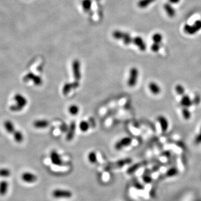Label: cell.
<instances>
[{"label":"cell","mask_w":201,"mask_h":201,"mask_svg":"<svg viewBox=\"0 0 201 201\" xmlns=\"http://www.w3.org/2000/svg\"><path fill=\"white\" fill-rule=\"evenodd\" d=\"M160 48V44L155 43V42H154L151 46V50L154 53H156V52H159Z\"/></svg>","instance_id":"1f68e13d"},{"label":"cell","mask_w":201,"mask_h":201,"mask_svg":"<svg viewBox=\"0 0 201 201\" xmlns=\"http://www.w3.org/2000/svg\"><path fill=\"white\" fill-rule=\"evenodd\" d=\"M152 39L154 42L155 43H158V44H160L162 40V36L161 34L160 33H155L154 34L152 37Z\"/></svg>","instance_id":"83f0119b"},{"label":"cell","mask_w":201,"mask_h":201,"mask_svg":"<svg viewBox=\"0 0 201 201\" xmlns=\"http://www.w3.org/2000/svg\"><path fill=\"white\" fill-rule=\"evenodd\" d=\"M158 121L159 122L160 128L163 132H166L169 128V121L166 117L162 115L159 116L158 117Z\"/></svg>","instance_id":"7c38bea8"},{"label":"cell","mask_w":201,"mask_h":201,"mask_svg":"<svg viewBox=\"0 0 201 201\" xmlns=\"http://www.w3.org/2000/svg\"><path fill=\"white\" fill-rule=\"evenodd\" d=\"M182 115L184 118V119L186 120H189L191 118V113L190 110L188 108H184L182 109Z\"/></svg>","instance_id":"cb8c5ba5"},{"label":"cell","mask_w":201,"mask_h":201,"mask_svg":"<svg viewBox=\"0 0 201 201\" xmlns=\"http://www.w3.org/2000/svg\"><path fill=\"white\" fill-rule=\"evenodd\" d=\"M184 32L188 35H194L201 30V20H198L195 21L193 25L185 24L183 28Z\"/></svg>","instance_id":"6da1fadb"},{"label":"cell","mask_w":201,"mask_h":201,"mask_svg":"<svg viewBox=\"0 0 201 201\" xmlns=\"http://www.w3.org/2000/svg\"><path fill=\"white\" fill-rule=\"evenodd\" d=\"M68 111H69V112L72 115L75 116V115H77L78 113H79V107H78V106L77 105H72L69 106Z\"/></svg>","instance_id":"d4e9b609"},{"label":"cell","mask_w":201,"mask_h":201,"mask_svg":"<svg viewBox=\"0 0 201 201\" xmlns=\"http://www.w3.org/2000/svg\"><path fill=\"white\" fill-rule=\"evenodd\" d=\"M168 1L170 4H177L180 2V0H168Z\"/></svg>","instance_id":"e575fe53"},{"label":"cell","mask_w":201,"mask_h":201,"mask_svg":"<svg viewBox=\"0 0 201 201\" xmlns=\"http://www.w3.org/2000/svg\"><path fill=\"white\" fill-rule=\"evenodd\" d=\"M79 84L78 81H75L73 83H66L63 85V87L62 89V92L64 95H66L71 91V89H75L79 87Z\"/></svg>","instance_id":"9c48e42d"},{"label":"cell","mask_w":201,"mask_h":201,"mask_svg":"<svg viewBox=\"0 0 201 201\" xmlns=\"http://www.w3.org/2000/svg\"><path fill=\"white\" fill-rule=\"evenodd\" d=\"M79 128L80 130L82 132H86L88 130L89 128V125L88 124V122L85 121H82L79 123Z\"/></svg>","instance_id":"484cf974"},{"label":"cell","mask_w":201,"mask_h":201,"mask_svg":"<svg viewBox=\"0 0 201 201\" xmlns=\"http://www.w3.org/2000/svg\"><path fill=\"white\" fill-rule=\"evenodd\" d=\"M164 9L166 12V14L170 18H173L176 15V11L172 5L170 3H166L164 5Z\"/></svg>","instance_id":"9a60e30c"},{"label":"cell","mask_w":201,"mask_h":201,"mask_svg":"<svg viewBox=\"0 0 201 201\" xmlns=\"http://www.w3.org/2000/svg\"><path fill=\"white\" fill-rule=\"evenodd\" d=\"M132 139L129 137H125L120 139L115 145V148L117 150H120L125 147L128 146L131 144Z\"/></svg>","instance_id":"52a82bcc"},{"label":"cell","mask_w":201,"mask_h":201,"mask_svg":"<svg viewBox=\"0 0 201 201\" xmlns=\"http://www.w3.org/2000/svg\"><path fill=\"white\" fill-rule=\"evenodd\" d=\"M14 99L16 102V104L22 109H24L28 104L27 99H26L25 96L22 95L20 93H17L15 95Z\"/></svg>","instance_id":"ba28073f"},{"label":"cell","mask_w":201,"mask_h":201,"mask_svg":"<svg viewBox=\"0 0 201 201\" xmlns=\"http://www.w3.org/2000/svg\"><path fill=\"white\" fill-rule=\"evenodd\" d=\"M9 189V183L7 180H2L0 182V196H4L7 194Z\"/></svg>","instance_id":"2e32d148"},{"label":"cell","mask_w":201,"mask_h":201,"mask_svg":"<svg viewBox=\"0 0 201 201\" xmlns=\"http://www.w3.org/2000/svg\"><path fill=\"white\" fill-rule=\"evenodd\" d=\"M11 171L10 169L7 168H0V177L1 178H8L11 176Z\"/></svg>","instance_id":"7402d4cb"},{"label":"cell","mask_w":201,"mask_h":201,"mask_svg":"<svg viewBox=\"0 0 201 201\" xmlns=\"http://www.w3.org/2000/svg\"><path fill=\"white\" fill-rule=\"evenodd\" d=\"M175 91L178 95L182 96L184 95H185L186 89L183 85H180V84L176 85L175 87Z\"/></svg>","instance_id":"603a6c76"},{"label":"cell","mask_w":201,"mask_h":201,"mask_svg":"<svg viewBox=\"0 0 201 201\" xmlns=\"http://www.w3.org/2000/svg\"><path fill=\"white\" fill-rule=\"evenodd\" d=\"M134 44L138 46L139 49L144 52L146 49V46L144 40L140 37H136L134 39Z\"/></svg>","instance_id":"ac0fdd59"},{"label":"cell","mask_w":201,"mask_h":201,"mask_svg":"<svg viewBox=\"0 0 201 201\" xmlns=\"http://www.w3.org/2000/svg\"><path fill=\"white\" fill-rule=\"evenodd\" d=\"M52 196L55 198H70L72 196V193L68 190L57 189L53 191Z\"/></svg>","instance_id":"5b68a950"},{"label":"cell","mask_w":201,"mask_h":201,"mask_svg":"<svg viewBox=\"0 0 201 201\" xmlns=\"http://www.w3.org/2000/svg\"><path fill=\"white\" fill-rule=\"evenodd\" d=\"M200 132H201V127H200Z\"/></svg>","instance_id":"8d00e7d4"},{"label":"cell","mask_w":201,"mask_h":201,"mask_svg":"<svg viewBox=\"0 0 201 201\" xmlns=\"http://www.w3.org/2000/svg\"><path fill=\"white\" fill-rule=\"evenodd\" d=\"M12 134L14 135L15 140L17 142L20 143L24 140V135L20 131H15Z\"/></svg>","instance_id":"44dd1931"},{"label":"cell","mask_w":201,"mask_h":201,"mask_svg":"<svg viewBox=\"0 0 201 201\" xmlns=\"http://www.w3.org/2000/svg\"><path fill=\"white\" fill-rule=\"evenodd\" d=\"M142 166V164L141 163H136L135 164H134L132 166H130L127 170V173L128 174H132L134 173L135 171H136L139 168H140Z\"/></svg>","instance_id":"f546056e"},{"label":"cell","mask_w":201,"mask_h":201,"mask_svg":"<svg viewBox=\"0 0 201 201\" xmlns=\"http://www.w3.org/2000/svg\"><path fill=\"white\" fill-rule=\"evenodd\" d=\"M76 129V124L74 121L71 122L69 127L68 129L67 136H66V140L67 141H71L74 138L75 132Z\"/></svg>","instance_id":"4fadbf2b"},{"label":"cell","mask_w":201,"mask_h":201,"mask_svg":"<svg viewBox=\"0 0 201 201\" xmlns=\"http://www.w3.org/2000/svg\"><path fill=\"white\" fill-rule=\"evenodd\" d=\"M88 159L89 162H91L92 164H94L97 162V155L95 152H90L88 155Z\"/></svg>","instance_id":"f1b7e54d"},{"label":"cell","mask_w":201,"mask_h":201,"mask_svg":"<svg viewBox=\"0 0 201 201\" xmlns=\"http://www.w3.org/2000/svg\"><path fill=\"white\" fill-rule=\"evenodd\" d=\"M21 179L25 183L31 184L36 182L38 180V177L35 174L30 172H25L22 173Z\"/></svg>","instance_id":"277c9868"},{"label":"cell","mask_w":201,"mask_h":201,"mask_svg":"<svg viewBox=\"0 0 201 201\" xmlns=\"http://www.w3.org/2000/svg\"><path fill=\"white\" fill-rule=\"evenodd\" d=\"M194 143L196 144L199 145L201 144V132L196 135L194 138Z\"/></svg>","instance_id":"836d02e7"},{"label":"cell","mask_w":201,"mask_h":201,"mask_svg":"<svg viewBox=\"0 0 201 201\" xmlns=\"http://www.w3.org/2000/svg\"><path fill=\"white\" fill-rule=\"evenodd\" d=\"M22 109H23L22 108L18 106V105H16V104L12 105L10 107V109L11 111H13V112H19V111H21Z\"/></svg>","instance_id":"d6a6232c"},{"label":"cell","mask_w":201,"mask_h":201,"mask_svg":"<svg viewBox=\"0 0 201 201\" xmlns=\"http://www.w3.org/2000/svg\"><path fill=\"white\" fill-rule=\"evenodd\" d=\"M156 0H141L139 2V6L141 8H145V7L148 6L150 4L153 3Z\"/></svg>","instance_id":"4316f807"},{"label":"cell","mask_w":201,"mask_h":201,"mask_svg":"<svg viewBox=\"0 0 201 201\" xmlns=\"http://www.w3.org/2000/svg\"><path fill=\"white\" fill-rule=\"evenodd\" d=\"M50 160L53 164L55 166H62L63 164L62 160L59 154L56 151H52L50 155Z\"/></svg>","instance_id":"8fae6325"},{"label":"cell","mask_w":201,"mask_h":201,"mask_svg":"<svg viewBox=\"0 0 201 201\" xmlns=\"http://www.w3.org/2000/svg\"><path fill=\"white\" fill-rule=\"evenodd\" d=\"M23 80L25 82L32 81L34 83V85L37 86L41 85L42 83V77L39 75H35L32 72H29L28 74H26L23 78Z\"/></svg>","instance_id":"3957f363"},{"label":"cell","mask_w":201,"mask_h":201,"mask_svg":"<svg viewBox=\"0 0 201 201\" xmlns=\"http://www.w3.org/2000/svg\"><path fill=\"white\" fill-rule=\"evenodd\" d=\"M192 101H193V104L194 105H196V106L199 105L201 102V95H199V94H196L193 99H192Z\"/></svg>","instance_id":"4dcf8cb0"},{"label":"cell","mask_w":201,"mask_h":201,"mask_svg":"<svg viewBox=\"0 0 201 201\" xmlns=\"http://www.w3.org/2000/svg\"><path fill=\"white\" fill-rule=\"evenodd\" d=\"M149 91L154 95H158L161 92V88L159 85L155 82H151L149 83Z\"/></svg>","instance_id":"5bb4252c"},{"label":"cell","mask_w":201,"mask_h":201,"mask_svg":"<svg viewBox=\"0 0 201 201\" xmlns=\"http://www.w3.org/2000/svg\"><path fill=\"white\" fill-rule=\"evenodd\" d=\"M4 126L6 130L10 134H13L15 131L14 124L10 120H6L4 122Z\"/></svg>","instance_id":"d6986e66"},{"label":"cell","mask_w":201,"mask_h":201,"mask_svg":"<svg viewBox=\"0 0 201 201\" xmlns=\"http://www.w3.org/2000/svg\"><path fill=\"white\" fill-rule=\"evenodd\" d=\"M72 71L74 79L76 81H79L81 78V65L80 62L78 60H74L72 63Z\"/></svg>","instance_id":"8992f818"},{"label":"cell","mask_w":201,"mask_h":201,"mask_svg":"<svg viewBox=\"0 0 201 201\" xmlns=\"http://www.w3.org/2000/svg\"><path fill=\"white\" fill-rule=\"evenodd\" d=\"M135 187H136L137 189H142V186H141V184L138 183H136L135 184Z\"/></svg>","instance_id":"d590c367"},{"label":"cell","mask_w":201,"mask_h":201,"mask_svg":"<svg viewBox=\"0 0 201 201\" xmlns=\"http://www.w3.org/2000/svg\"><path fill=\"white\" fill-rule=\"evenodd\" d=\"M49 124V122L46 120H38L33 122V126L36 129H44L48 127Z\"/></svg>","instance_id":"e0dca14e"},{"label":"cell","mask_w":201,"mask_h":201,"mask_svg":"<svg viewBox=\"0 0 201 201\" xmlns=\"http://www.w3.org/2000/svg\"><path fill=\"white\" fill-rule=\"evenodd\" d=\"M131 162H132V160L130 159V158H126V159H122V160H119L118 162H117L112 166L114 167V168H121V167L124 166L126 164H130V163Z\"/></svg>","instance_id":"ffe728a7"},{"label":"cell","mask_w":201,"mask_h":201,"mask_svg":"<svg viewBox=\"0 0 201 201\" xmlns=\"http://www.w3.org/2000/svg\"><path fill=\"white\" fill-rule=\"evenodd\" d=\"M139 76V71L135 67L132 68L130 71L127 80V85L130 87H134L136 85Z\"/></svg>","instance_id":"7a4b0ae2"},{"label":"cell","mask_w":201,"mask_h":201,"mask_svg":"<svg viewBox=\"0 0 201 201\" xmlns=\"http://www.w3.org/2000/svg\"><path fill=\"white\" fill-rule=\"evenodd\" d=\"M180 104L181 106L184 108H189L192 106L193 101L190 96L188 95H184L182 96L180 99Z\"/></svg>","instance_id":"30bf717a"}]
</instances>
